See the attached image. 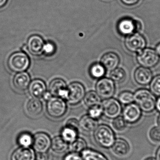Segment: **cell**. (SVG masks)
Returning a JSON list of instances; mask_svg holds the SVG:
<instances>
[{"label": "cell", "mask_w": 160, "mask_h": 160, "mask_svg": "<svg viewBox=\"0 0 160 160\" xmlns=\"http://www.w3.org/2000/svg\"><path fill=\"white\" fill-rule=\"evenodd\" d=\"M134 101L143 112L150 113L156 108V99L152 92L148 89L142 88L134 93Z\"/></svg>", "instance_id": "cell-1"}, {"label": "cell", "mask_w": 160, "mask_h": 160, "mask_svg": "<svg viewBox=\"0 0 160 160\" xmlns=\"http://www.w3.org/2000/svg\"><path fill=\"white\" fill-rule=\"evenodd\" d=\"M8 66L10 71L15 73L24 72L30 66V60L28 55L22 52L13 53L8 58Z\"/></svg>", "instance_id": "cell-2"}, {"label": "cell", "mask_w": 160, "mask_h": 160, "mask_svg": "<svg viewBox=\"0 0 160 160\" xmlns=\"http://www.w3.org/2000/svg\"><path fill=\"white\" fill-rule=\"evenodd\" d=\"M94 138L99 145L105 148L111 147L114 142L113 132L106 125H100L96 128L94 132Z\"/></svg>", "instance_id": "cell-3"}, {"label": "cell", "mask_w": 160, "mask_h": 160, "mask_svg": "<svg viewBox=\"0 0 160 160\" xmlns=\"http://www.w3.org/2000/svg\"><path fill=\"white\" fill-rule=\"evenodd\" d=\"M67 104L64 99L59 97H52L48 101L47 110L49 115L53 118H60L65 114Z\"/></svg>", "instance_id": "cell-4"}, {"label": "cell", "mask_w": 160, "mask_h": 160, "mask_svg": "<svg viewBox=\"0 0 160 160\" xmlns=\"http://www.w3.org/2000/svg\"><path fill=\"white\" fill-rule=\"evenodd\" d=\"M136 59L138 63L143 67L151 68L158 64L160 58L155 50L148 48L139 52Z\"/></svg>", "instance_id": "cell-5"}, {"label": "cell", "mask_w": 160, "mask_h": 160, "mask_svg": "<svg viewBox=\"0 0 160 160\" xmlns=\"http://www.w3.org/2000/svg\"><path fill=\"white\" fill-rule=\"evenodd\" d=\"M85 90L83 85L78 82H74L67 87V96L66 100L73 105L78 104L83 99Z\"/></svg>", "instance_id": "cell-6"}, {"label": "cell", "mask_w": 160, "mask_h": 160, "mask_svg": "<svg viewBox=\"0 0 160 160\" xmlns=\"http://www.w3.org/2000/svg\"><path fill=\"white\" fill-rule=\"evenodd\" d=\"M96 90L101 98H110L113 97L115 92L114 82L111 79L102 78L96 84Z\"/></svg>", "instance_id": "cell-7"}, {"label": "cell", "mask_w": 160, "mask_h": 160, "mask_svg": "<svg viewBox=\"0 0 160 160\" xmlns=\"http://www.w3.org/2000/svg\"><path fill=\"white\" fill-rule=\"evenodd\" d=\"M125 45L129 51L139 52L145 48L146 40L142 35L135 32L127 36L125 39Z\"/></svg>", "instance_id": "cell-8"}, {"label": "cell", "mask_w": 160, "mask_h": 160, "mask_svg": "<svg viewBox=\"0 0 160 160\" xmlns=\"http://www.w3.org/2000/svg\"><path fill=\"white\" fill-rule=\"evenodd\" d=\"M102 113L109 118H115L119 116L122 112L120 102L115 99L110 98L104 100L101 103Z\"/></svg>", "instance_id": "cell-9"}, {"label": "cell", "mask_w": 160, "mask_h": 160, "mask_svg": "<svg viewBox=\"0 0 160 160\" xmlns=\"http://www.w3.org/2000/svg\"><path fill=\"white\" fill-rule=\"evenodd\" d=\"M142 28L141 22L129 18L121 19L118 24V32L123 35L128 36L140 31Z\"/></svg>", "instance_id": "cell-10"}, {"label": "cell", "mask_w": 160, "mask_h": 160, "mask_svg": "<svg viewBox=\"0 0 160 160\" xmlns=\"http://www.w3.org/2000/svg\"><path fill=\"white\" fill-rule=\"evenodd\" d=\"M34 149L38 153H45L51 147V141L49 136L44 132H38L33 139Z\"/></svg>", "instance_id": "cell-11"}, {"label": "cell", "mask_w": 160, "mask_h": 160, "mask_svg": "<svg viewBox=\"0 0 160 160\" xmlns=\"http://www.w3.org/2000/svg\"><path fill=\"white\" fill-rule=\"evenodd\" d=\"M123 118L127 122L131 124L138 122L142 116V110L136 103L127 104L123 111Z\"/></svg>", "instance_id": "cell-12"}, {"label": "cell", "mask_w": 160, "mask_h": 160, "mask_svg": "<svg viewBox=\"0 0 160 160\" xmlns=\"http://www.w3.org/2000/svg\"><path fill=\"white\" fill-rule=\"evenodd\" d=\"M44 40L37 35H34L28 38L26 44L27 50L32 55L38 56L43 53Z\"/></svg>", "instance_id": "cell-13"}, {"label": "cell", "mask_w": 160, "mask_h": 160, "mask_svg": "<svg viewBox=\"0 0 160 160\" xmlns=\"http://www.w3.org/2000/svg\"><path fill=\"white\" fill-rule=\"evenodd\" d=\"M49 92L53 97H59L66 100L67 96L66 83L62 79H55L50 83Z\"/></svg>", "instance_id": "cell-14"}, {"label": "cell", "mask_w": 160, "mask_h": 160, "mask_svg": "<svg viewBox=\"0 0 160 160\" xmlns=\"http://www.w3.org/2000/svg\"><path fill=\"white\" fill-rule=\"evenodd\" d=\"M134 78L137 83L141 85H147L152 81L153 74L149 68L142 67L135 70Z\"/></svg>", "instance_id": "cell-15"}, {"label": "cell", "mask_w": 160, "mask_h": 160, "mask_svg": "<svg viewBox=\"0 0 160 160\" xmlns=\"http://www.w3.org/2000/svg\"><path fill=\"white\" fill-rule=\"evenodd\" d=\"M112 147L113 153L119 158H125L129 154L130 147L128 142L123 139H118L114 142Z\"/></svg>", "instance_id": "cell-16"}, {"label": "cell", "mask_w": 160, "mask_h": 160, "mask_svg": "<svg viewBox=\"0 0 160 160\" xmlns=\"http://www.w3.org/2000/svg\"><path fill=\"white\" fill-rule=\"evenodd\" d=\"M119 62V57L114 52H107L104 54L101 59V64L105 69L109 71H112L117 68Z\"/></svg>", "instance_id": "cell-17"}, {"label": "cell", "mask_w": 160, "mask_h": 160, "mask_svg": "<svg viewBox=\"0 0 160 160\" xmlns=\"http://www.w3.org/2000/svg\"><path fill=\"white\" fill-rule=\"evenodd\" d=\"M28 87L30 95L35 98H42L47 89L45 82L40 79L34 80L30 82Z\"/></svg>", "instance_id": "cell-18"}, {"label": "cell", "mask_w": 160, "mask_h": 160, "mask_svg": "<svg viewBox=\"0 0 160 160\" xmlns=\"http://www.w3.org/2000/svg\"><path fill=\"white\" fill-rule=\"evenodd\" d=\"M34 151L29 147H22L14 151L11 156V160H35Z\"/></svg>", "instance_id": "cell-19"}, {"label": "cell", "mask_w": 160, "mask_h": 160, "mask_svg": "<svg viewBox=\"0 0 160 160\" xmlns=\"http://www.w3.org/2000/svg\"><path fill=\"white\" fill-rule=\"evenodd\" d=\"M31 82V78L27 72L18 73L14 77L13 84L17 89L21 91L26 90Z\"/></svg>", "instance_id": "cell-20"}, {"label": "cell", "mask_w": 160, "mask_h": 160, "mask_svg": "<svg viewBox=\"0 0 160 160\" xmlns=\"http://www.w3.org/2000/svg\"><path fill=\"white\" fill-rule=\"evenodd\" d=\"M79 127L85 132H91L96 129L98 127V123L97 119L90 117L89 116L85 115L81 118L79 122Z\"/></svg>", "instance_id": "cell-21"}, {"label": "cell", "mask_w": 160, "mask_h": 160, "mask_svg": "<svg viewBox=\"0 0 160 160\" xmlns=\"http://www.w3.org/2000/svg\"><path fill=\"white\" fill-rule=\"evenodd\" d=\"M27 112L32 116L39 115L43 110L42 102L38 98H33L30 100L26 105Z\"/></svg>", "instance_id": "cell-22"}, {"label": "cell", "mask_w": 160, "mask_h": 160, "mask_svg": "<svg viewBox=\"0 0 160 160\" xmlns=\"http://www.w3.org/2000/svg\"><path fill=\"white\" fill-rule=\"evenodd\" d=\"M52 149L57 153H62L68 148L67 142L61 136L54 137L51 142Z\"/></svg>", "instance_id": "cell-23"}, {"label": "cell", "mask_w": 160, "mask_h": 160, "mask_svg": "<svg viewBox=\"0 0 160 160\" xmlns=\"http://www.w3.org/2000/svg\"><path fill=\"white\" fill-rule=\"evenodd\" d=\"M83 99L85 103L88 107L101 104V98L95 91L88 92L85 95Z\"/></svg>", "instance_id": "cell-24"}, {"label": "cell", "mask_w": 160, "mask_h": 160, "mask_svg": "<svg viewBox=\"0 0 160 160\" xmlns=\"http://www.w3.org/2000/svg\"><path fill=\"white\" fill-rule=\"evenodd\" d=\"M78 130V129L66 125L62 131V137L67 142H72L77 139Z\"/></svg>", "instance_id": "cell-25"}, {"label": "cell", "mask_w": 160, "mask_h": 160, "mask_svg": "<svg viewBox=\"0 0 160 160\" xmlns=\"http://www.w3.org/2000/svg\"><path fill=\"white\" fill-rule=\"evenodd\" d=\"M106 73V69L101 63H96L90 67L89 73L93 78L101 79L103 78Z\"/></svg>", "instance_id": "cell-26"}, {"label": "cell", "mask_w": 160, "mask_h": 160, "mask_svg": "<svg viewBox=\"0 0 160 160\" xmlns=\"http://www.w3.org/2000/svg\"><path fill=\"white\" fill-rule=\"evenodd\" d=\"M82 155L84 160H108L102 154L89 149H85Z\"/></svg>", "instance_id": "cell-27"}, {"label": "cell", "mask_w": 160, "mask_h": 160, "mask_svg": "<svg viewBox=\"0 0 160 160\" xmlns=\"http://www.w3.org/2000/svg\"><path fill=\"white\" fill-rule=\"evenodd\" d=\"M126 78V72L121 68H115L110 73L111 79L117 83L122 82L125 81Z\"/></svg>", "instance_id": "cell-28"}, {"label": "cell", "mask_w": 160, "mask_h": 160, "mask_svg": "<svg viewBox=\"0 0 160 160\" xmlns=\"http://www.w3.org/2000/svg\"><path fill=\"white\" fill-rule=\"evenodd\" d=\"M86 147L87 144L85 141L82 138H79L76 139L74 142H71L70 148L72 152L78 153L82 152L86 149Z\"/></svg>", "instance_id": "cell-29"}, {"label": "cell", "mask_w": 160, "mask_h": 160, "mask_svg": "<svg viewBox=\"0 0 160 160\" xmlns=\"http://www.w3.org/2000/svg\"><path fill=\"white\" fill-rule=\"evenodd\" d=\"M112 126L114 129L118 132L125 131L128 128V124L124 118L118 117L114 119Z\"/></svg>", "instance_id": "cell-30"}, {"label": "cell", "mask_w": 160, "mask_h": 160, "mask_svg": "<svg viewBox=\"0 0 160 160\" xmlns=\"http://www.w3.org/2000/svg\"><path fill=\"white\" fill-rule=\"evenodd\" d=\"M118 100L122 104H128L134 101V96L132 92L126 91L121 92L118 96Z\"/></svg>", "instance_id": "cell-31"}, {"label": "cell", "mask_w": 160, "mask_h": 160, "mask_svg": "<svg viewBox=\"0 0 160 160\" xmlns=\"http://www.w3.org/2000/svg\"><path fill=\"white\" fill-rule=\"evenodd\" d=\"M150 88L153 95L160 97V75L152 79L150 82Z\"/></svg>", "instance_id": "cell-32"}, {"label": "cell", "mask_w": 160, "mask_h": 160, "mask_svg": "<svg viewBox=\"0 0 160 160\" xmlns=\"http://www.w3.org/2000/svg\"><path fill=\"white\" fill-rule=\"evenodd\" d=\"M102 113L101 104L89 107L88 115L92 118L97 119L100 117Z\"/></svg>", "instance_id": "cell-33"}, {"label": "cell", "mask_w": 160, "mask_h": 160, "mask_svg": "<svg viewBox=\"0 0 160 160\" xmlns=\"http://www.w3.org/2000/svg\"><path fill=\"white\" fill-rule=\"evenodd\" d=\"M18 142L22 147H28L32 143V137L29 133H22L19 137Z\"/></svg>", "instance_id": "cell-34"}, {"label": "cell", "mask_w": 160, "mask_h": 160, "mask_svg": "<svg viewBox=\"0 0 160 160\" xmlns=\"http://www.w3.org/2000/svg\"><path fill=\"white\" fill-rule=\"evenodd\" d=\"M150 140L155 143H160V127H155L150 130L149 133Z\"/></svg>", "instance_id": "cell-35"}, {"label": "cell", "mask_w": 160, "mask_h": 160, "mask_svg": "<svg viewBox=\"0 0 160 160\" xmlns=\"http://www.w3.org/2000/svg\"><path fill=\"white\" fill-rule=\"evenodd\" d=\"M56 51L55 45L50 42H47L43 46V53L48 56H50L54 54Z\"/></svg>", "instance_id": "cell-36"}, {"label": "cell", "mask_w": 160, "mask_h": 160, "mask_svg": "<svg viewBox=\"0 0 160 160\" xmlns=\"http://www.w3.org/2000/svg\"><path fill=\"white\" fill-rule=\"evenodd\" d=\"M64 160H83L78 153L72 152L66 156Z\"/></svg>", "instance_id": "cell-37"}, {"label": "cell", "mask_w": 160, "mask_h": 160, "mask_svg": "<svg viewBox=\"0 0 160 160\" xmlns=\"http://www.w3.org/2000/svg\"><path fill=\"white\" fill-rule=\"evenodd\" d=\"M66 125L77 129H78L79 127V122H78L77 119H75V118H71V119H69L67 122Z\"/></svg>", "instance_id": "cell-38"}, {"label": "cell", "mask_w": 160, "mask_h": 160, "mask_svg": "<svg viewBox=\"0 0 160 160\" xmlns=\"http://www.w3.org/2000/svg\"><path fill=\"white\" fill-rule=\"evenodd\" d=\"M124 4L128 6H132L136 4L139 0H120Z\"/></svg>", "instance_id": "cell-39"}, {"label": "cell", "mask_w": 160, "mask_h": 160, "mask_svg": "<svg viewBox=\"0 0 160 160\" xmlns=\"http://www.w3.org/2000/svg\"><path fill=\"white\" fill-rule=\"evenodd\" d=\"M52 94H51L49 91V92H47V91H46L45 94L43 95L42 98H44L45 100L48 101L52 97Z\"/></svg>", "instance_id": "cell-40"}, {"label": "cell", "mask_w": 160, "mask_h": 160, "mask_svg": "<svg viewBox=\"0 0 160 160\" xmlns=\"http://www.w3.org/2000/svg\"><path fill=\"white\" fill-rule=\"evenodd\" d=\"M47 155H45V153H39L38 154V160H47Z\"/></svg>", "instance_id": "cell-41"}, {"label": "cell", "mask_w": 160, "mask_h": 160, "mask_svg": "<svg viewBox=\"0 0 160 160\" xmlns=\"http://www.w3.org/2000/svg\"><path fill=\"white\" fill-rule=\"evenodd\" d=\"M156 108L158 112H160V97L156 101Z\"/></svg>", "instance_id": "cell-42"}, {"label": "cell", "mask_w": 160, "mask_h": 160, "mask_svg": "<svg viewBox=\"0 0 160 160\" xmlns=\"http://www.w3.org/2000/svg\"><path fill=\"white\" fill-rule=\"evenodd\" d=\"M7 2L8 0H0V8L4 6Z\"/></svg>", "instance_id": "cell-43"}, {"label": "cell", "mask_w": 160, "mask_h": 160, "mask_svg": "<svg viewBox=\"0 0 160 160\" xmlns=\"http://www.w3.org/2000/svg\"><path fill=\"white\" fill-rule=\"evenodd\" d=\"M156 49V51L157 52V53L158 54L159 56H160V43L157 45Z\"/></svg>", "instance_id": "cell-44"}, {"label": "cell", "mask_w": 160, "mask_h": 160, "mask_svg": "<svg viewBox=\"0 0 160 160\" xmlns=\"http://www.w3.org/2000/svg\"><path fill=\"white\" fill-rule=\"evenodd\" d=\"M157 158L158 160H160V147L157 152Z\"/></svg>", "instance_id": "cell-45"}, {"label": "cell", "mask_w": 160, "mask_h": 160, "mask_svg": "<svg viewBox=\"0 0 160 160\" xmlns=\"http://www.w3.org/2000/svg\"><path fill=\"white\" fill-rule=\"evenodd\" d=\"M144 160H157L156 159L154 158H146Z\"/></svg>", "instance_id": "cell-46"}, {"label": "cell", "mask_w": 160, "mask_h": 160, "mask_svg": "<svg viewBox=\"0 0 160 160\" xmlns=\"http://www.w3.org/2000/svg\"><path fill=\"white\" fill-rule=\"evenodd\" d=\"M158 126L160 127V115L159 116L158 118Z\"/></svg>", "instance_id": "cell-47"}]
</instances>
